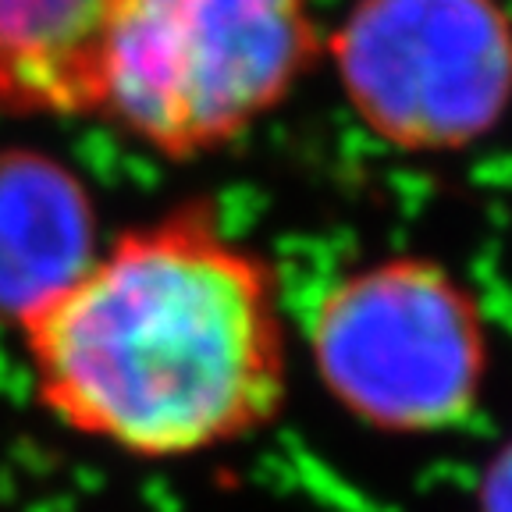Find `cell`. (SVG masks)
I'll return each instance as SVG.
<instances>
[{
  "mask_svg": "<svg viewBox=\"0 0 512 512\" xmlns=\"http://www.w3.org/2000/svg\"><path fill=\"white\" fill-rule=\"evenodd\" d=\"M22 331L43 406L136 459L232 445L285 399L271 271L203 210L121 235Z\"/></svg>",
  "mask_w": 512,
  "mask_h": 512,
  "instance_id": "6da1fadb",
  "label": "cell"
},
{
  "mask_svg": "<svg viewBox=\"0 0 512 512\" xmlns=\"http://www.w3.org/2000/svg\"><path fill=\"white\" fill-rule=\"evenodd\" d=\"M317 50L310 0H114L93 114L196 157L274 111Z\"/></svg>",
  "mask_w": 512,
  "mask_h": 512,
  "instance_id": "7a4b0ae2",
  "label": "cell"
},
{
  "mask_svg": "<svg viewBox=\"0 0 512 512\" xmlns=\"http://www.w3.org/2000/svg\"><path fill=\"white\" fill-rule=\"evenodd\" d=\"M310 352L331 399L388 434L452 431L488 384V320L427 256H384L320 296Z\"/></svg>",
  "mask_w": 512,
  "mask_h": 512,
  "instance_id": "3957f363",
  "label": "cell"
},
{
  "mask_svg": "<svg viewBox=\"0 0 512 512\" xmlns=\"http://www.w3.org/2000/svg\"><path fill=\"white\" fill-rule=\"evenodd\" d=\"M328 54L356 118L395 150H466L512 111L502 0H356Z\"/></svg>",
  "mask_w": 512,
  "mask_h": 512,
  "instance_id": "277c9868",
  "label": "cell"
},
{
  "mask_svg": "<svg viewBox=\"0 0 512 512\" xmlns=\"http://www.w3.org/2000/svg\"><path fill=\"white\" fill-rule=\"evenodd\" d=\"M89 189L61 160L0 150V324L22 328L96 260Z\"/></svg>",
  "mask_w": 512,
  "mask_h": 512,
  "instance_id": "5b68a950",
  "label": "cell"
},
{
  "mask_svg": "<svg viewBox=\"0 0 512 512\" xmlns=\"http://www.w3.org/2000/svg\"><path fill=\"white\" fill-rule=\"evenodd\" d=\"M114 0H0V107L93 114Z\"/></svg>",
  "mask_w": 512,
  "mask_h": 512,
  "instance_id": "8992f818",
  "label": "cell"
}]
</instances>
